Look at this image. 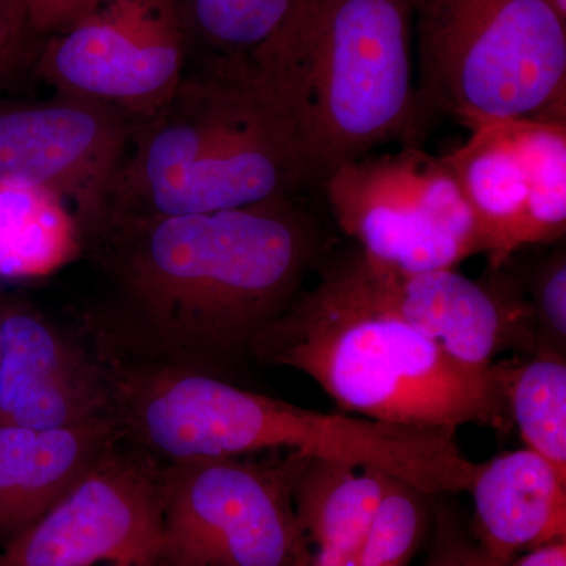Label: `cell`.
<instances>
[{"label": "cell", "instance_id": "cell-7", "mask_svg": "<svg viewBox=\"0 0 566 566\" xmlns=\"http://www.w3.org/2000/svg\"><path fill=\"white\" fill-rule=\"evenodd\" d=\"M297 452L164 463L153 566H312L293 506Z\"/></svg>", "mask_w": 566, "mask_h": 566}, {"label": "cell", "instance_id": "cell-6", "mask_svg": "<svg viewBox=\"0 0 566 566\" xmlns=\"http://www.w3.org/2000/svg\"><path fill=\"white\" fill-rule=\"evenodd\" d=\"M428 117L566 123V21L543 0H409Z\"/></svg>", "mask_w": 566, "mask_h": 566}, {"label": "cell", "instance_id": "cell-21", "mask_svg": "<svg viewBox=\"0 0 566 566\" xmlns=\"http://www.w3.org/2000/svg\"><path fill=\"white\" fill-rule=\"evenodd\" d=\"M527 180L517 251L557 244L566 232V123L512 120Z\"/></svg>", "mask_w": 566, "mask_h": 566}, {"label": "cell", "instance_id": "cell-26", "mask_svg": "<svg viewBox=\"0 0 566 566\" xmlns=\"http://www.w3.org/2000/svg\"><path fill=\"white\" fill-rule=\"evenodd\" d=\"M512 566H566V542L535 547L517 557Z\"/></svg>", "mask_w": 566, "mask_h": 566}, {"label": "cell", "instance_id": "cell-1", "mask_svg": "<svg viewBox=\"0 0 566 566\" xmlns=\"http://www.w3.org/2000/svg\"><path fill=\"white\" fill-rule=\"evenodd\" d=\"M98 322L148 364L223 378L296 300L331 243L296 197L240 210L106 219L82 237Z\"/></svg>", "mask_w": 566, "mask_h": 566}, {"label": "cell", "instance_id": "cell-16", "mask_svg": "<svg viewBox=\"0 0 566 566\" xmlns=\"http://www.w3.org/2000/svg\"><path fill=\"white\" fill-rule=\"evenodd\" d=\"M474 216L488 270L515 255L527 202L526 169L512 120L486 122L455 151L442 156Z\"/></svg>", "mask_w": 566, "mask_h": 566}, {"label": "cell", "instance_id": "cell-25", "mask_svg": "<svg viewBox=\"0 0 566 566\" xmlns=\"http://www.w3.org/2000/svg\"><path fill=\"white\" fill-rule=\"evenodd\" d=\"M96 0H31L25 22V39L43 41L52 33L82 17L95 6Z\"/></svg>", "mask_w": 566, "mask_h": 566}, {"label": "cell", "instance_id": "cell-31", "mask_svg": "<svg viewBox=\"0 0 566 566\" xmlns=\"http://www.w3.org/2000/svg\"><path fill=\"white\" fill-rule=\"evenodd\" d=\"M337 566H363V565L349 564V565H337Z\"/></svg>", "mask_w": 566, "mask_h": 566}, {"label": "cell", "instance_id": "cell-14", "mask_svg": "<svg viewBox=\"0 0 566 566\" xmlns=\"http://www.w3.org/2000/svg\"><path fill=\"white\" fill-rule=\"evenodd\" d=\"M120 439L112 417L59 430L0 424V547L32 526Z\"/></svg>", "mask_w": 566, "mask_h": 566}, {"label": "cell", "instance_id": "cell-3", "mask_svg": "<svg viewBox=\"0 0 566 566\" xmlns=\"http://www.w3.org/2000/svg\"><path fill=\"white\" fill-rule=\"evenodd\" d=\"M122 439L164 463L297 452L385 469L428 494L468 493L482 463L457 433L331 415L164 364L107 367Z\"/></svg>", "mask_w": 566, "mask_h": 566}, {"label": "cell", "instance_id": "cell-20", "mask_svg": "<svg viewBox=\"0 0 566 566\" xmlns=\"http://www.w3.org/2000/svg\"><path fill=\"white\" fill-rule=\"evenodd\" d=\"M192 51L208 61L251 63L303 0H175Z\"/></svg>", "mask_w": 566, "mask_h": 566}, {"label": "cell", "instance_id": "cell-22", "mask_svg": "<svg viewBox=\"0 0 566 566\" xmlns=\"http://www.w3.org/2000/svg\"><path fill=\"white\" fill-rule=\"evenodd\" d=\"M433 495L389 474L385 494L353 564L408 566L430 535Z\"/></svg>", "mask_w": 566, "mask_h": 566}, {"label": "cell", "instance_id": "cell-8", "mask_svg": "<svg viewBox=\"0 0 566 566\" xmlns=\"http://www.w3.org/2000/svg\"><path fill=\"white\" fill-rule=\"evenodd\" d=\"M322 188L338 229L387 268L455 270L480 253L474 216L449 166L419 145L345 164Z\"/></svg>", "mask_w": 566, "mask_h": 566}, {"label": "cell", "instance_id": "cell-27", "mask_svg": "<svg viewBox=\"0 0 566 566\" xmlns=\"http://www.w3.org/2000/svg\"><path fill=\"white\" fill-rule=\"evenodd\" d=\"M25 46L28 44L13 32L9 21L0 10V74L9 69L11 63L17 62Z\"/></svg>", "mask_w": 566, "mask_h": 566}, {"label": "cell", "instance_id": "cell-19", "mask_svg": "<svg viewBox=\"0 0 566 566\" xmlns=\"http://www.w3.org/2000/svg\"><path fill=\"white\" fill-rule=\"evenodd\" d=\"M513 424L527 449L566 479V356L515 354L495 363Z\"/></svg>", "mask_w": 566, "mask_h": 566}, {"label": "cell", "instance_id": "cell-30", "mask_svg": "<svg viewBox=\"0 0 566 566\" xmlns=\"http://www.w3.org/2000/svg\"><path fill=\"white\" fill-rule=\"evenodd\" d=\"M0 337H2V301H0Z\"/></svg>", "mask_w": 566, "mask_h": 566}, {"label": "cell", "instance_id": "cell-18", "mask_svg": "<svg viewBox=\"0 0 566 566\" xmlns=\"http://www.w3.org/2000/svg\"><path fill=\"white\" fill-rule=\"evenodd\" d=\"M82 251L80 223L61 197L24 182H0V279L48 277Z\"/></svg>", "mask_w": 566, "mask_h": 566}, {"label": "cell", "instance_id": "cell-9", "mask_svg": "<svg viewBox=\"0 0 566 566\" xmlns=\"http://www.w3.org/2000/svg\"><path fill=\"white\" fill-rule=\"evenodd\" d=\"M189 54L175 0H96L41 41L35 73L57 93L145 120L180 87Z\"/></svg>", "mask_w": 566, "mask_h": 566}, {"label": "cell", "instance_id": "cell-2", "mask_svg": "<svg viewBox=\"0 0 566 566\" xmlns=\"http://www.w3.org/2000/svg\"><path fill=\"white\" fill-rule=\"evenodd\" d=\"M311 289L252 346L255 363L314 379L345 415L457 433L515 428L495 363L472 367L403 318L385 268L349 243L324 252Z\"/></svg>", "mask_w": 566, "mask_h": 566}, {"label": "cell", "instance_id": "cell-17", "mask_svg": "<svg viewBox=\"0 0 566 566\" xmlns=\"http://www.w3.org/2000/svg\"><path fill=\"white\" fill-rule=\"evenodd\" d=\"M389 472L374 465L308 458L293 486V506L308 545L312 566L349 565L356 560Z\"/></svg>", "mask_w": 566, "mask_h": 566}, {"label": "cell", "instance_id": "cell-4", "mask_svg": "<svg viewBox=\"0 0 566 566\" xmlns=\"http://www.w3.org/2000/svg\"><path fill=\"white\" fill-rule=\"evenodd\" d=\"M289 118L305 188L382 145L422 147L409 0H303L249 63Z\"/></svg>", "mask_w": 566, "mask_h": 566}, {"label": "cell", "instance_id": "cell-24", "mask_svg": "<svg viewBox=\"0 0 566 566\" xmlns=\"http://www.w3.org/2000/svg\"><path fill=\"white\" fill-rule=\"evenodd\" d=\"M450 495L453 494L433 495V521L423 566H512L491 556L480 545L471 524Z\"/></svg>", "mask_w": 566, "mask_h": 566}, {"label": "cell", "instance_id": "cell-29", "mask_svg": "<svg viewBox=\"0 0 566 566\" xmlns=\"http://www.w3.org/2000/svg\"><path fill=\"white\" fill-rule=\"evenodd\" d=\"M543 2L546 3V6H549L551 9L556 11L558 17L562 18V20L566 21V0H543Z\"/></svg>", "mask_w": 566, "mask_h": 566}, {"label": "cell", "instance_id": "cell-23", "mask_svg": "<svg viewBox=\"0 0 566 566\" xmlns=\"http://www.w3.org/2000/svg\"><path fill=\"white\" fill-rule=\"evenodd\" d=\"M505 263L523 286L538 337L539 353L566 356V249L562 241L547 255L521 259L517 253Z\"/></svg>", "mask_w": 566, "mask_h": 566}, {"label": "cell", "instance_id": "cell-5", "mask_svg": "<svg viewBox=\"0 0 566 566\" xmlns=\"http://www.w3.org/2000/svg\"><path fill=\"white\" fill-rule=\"evenodd\" d=\"M301 181L292 129L266 82L248 63L202 59L137 125L95 226L240 210L293 197Z\"/></svg>", "mask_w": 566, "mask_h": 566}, {"label": "cell", "instance_id": "cell-28", "mask_svg": "<svg viewBox=\"0 0 566 566\" xmlns=\"http://www.w3.org/2000/svg\"><path fill=\"white\" fill-rule=\"evenodd\" d=\"M29 6H31V0H0V10H2L3 17L25 44H29L25 39Z\"/></svg>", "mask_w": 566, "mask_h": 566}, {"label": "cell", "instance_id": "cell-11", "mask_svg": "<svg viewBox=\"0 0 566 566\" xmlns=\"http://www.w3.org/2000/svg\"><path fill=\"white\" fill-rule=\"evenodd\" d=\"M142 120L111 104L57 93L0 109V182L36 186L61 197L84 234Z\"/></svg>", "mask_w": 566, "mask_h": 566}, {"label": "cell", "instance_id": "cell-12", "mask_svg": "<svg viewBox=\"0 0 566 566\" xmlns=\"http://www.w3.org/2000/svg\"><path fill=\"white\" fill-rule=\"evenodd\" d=\"M107 367L46 316L2 301L0 424L59 430L109 416Z\"/></svg>", "mask_w": 566, "mask_h": 566}, {"label": "cell", "instance_id": "cell-10", "mask_svg": "<svg viewBox=\"0 0 566 566\" xmlns=\"http://www.w3.org/2000/svg\"><path fill=\"white\" fill-rule=\"evenodd\" d=\"M118 442L32 526L0 547V566L155 565L164 464Z\"/></svg>", "mask_w": 566, "mask_h": 566}, {"label": "cell", "instance_id": "cell-13", "mask_svg": "<svg viewBox=\"0 0 566 566\" xmlns=\"http://www.w3.org/2000/svg\"><path fill=\"white\" fill-rule=\"evenodd\" d=\"M382 268L406 322L461 363L485 368L502 353H539L531 308L509 263L480 279L455 270L411 274Z\"/></svg>", "mask_w": 566, "mask_h": 566}, {"label": "cell", "instance_id": "cell-15", "mask_svg": "<svg viewBox=\"0 0 566 566\" xmlns=\"http://www.w3.org/2000/svg\"><path fill=\"white\" fill-rule=\"evenodd\" d=\"M468 493L475 506L472 532L505 564L535 547L566 542V479L527 447L482 463Z\"/></svg>", "mask_w": 566, "mask_h": 566}]
</instances>
